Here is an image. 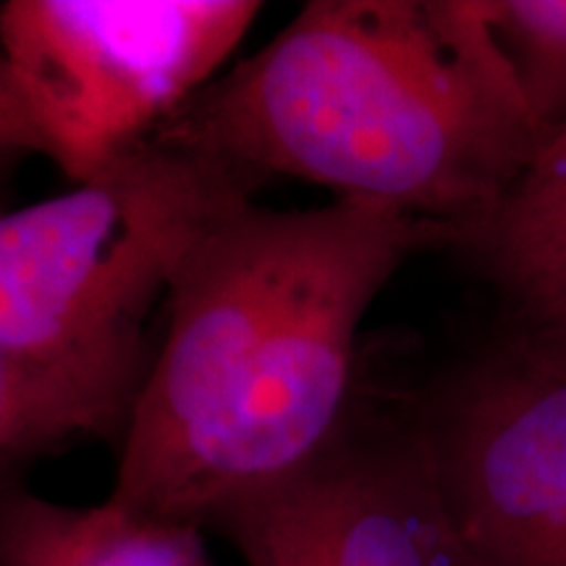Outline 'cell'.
<instances>
[{
  "label": "cell",
  "instance_id": "obj_1",
  "mask_svg": "<svg viewBox=\"0 0 566 566\" xmlns=\"http://www.w3.org/2000/svg\"><path fill=\"white\" fill-rule=\"evenodd\" d=\"M457 242V226L363 200L226 210L168 283L108 501L202 530L307 470L352 420L375 296L415 254Z\"/></svg>",
  "mask_w": 566,
  "mask_h": 566
},
{
  "label": "cell",
  "instance_id": "obj_2",
  "mask_svg": "<svg viewBox=\"0 0 566 566\" xmlns=\"http://www.w3.org/2000/svg\"><path fill=\"white\" fill-rule=\"evenodd\" d=\"M548 137L480 0H313L150 139L462 237Z\"/></svg>",
  "mask_w": 566,
  "mask_h": 566
},
{
  "label": "cell",
  "instance_id": "obj_3",
  "mask_svg": "<svg viewBox=\"0 0 566 566\" xmlns=\"http://www.w3.org/2000/svg\"><path fill=\"white\" fill-rule=\"evenodd\" d=\"M258 179L147 139L66 195L0 210V344L84 359L142 344L176 268Z\"/></svg>",
  "mask_w": 566,
  "mask_h": 566
},
{
  "label": "cell",
  "instance_id": "obj_4",
  "mask_svg": "<svg viewBox=\"0 0 566 566\" xmlns=\"http://www.w3.org/2000/svg\"><path fill=\"white\" fill-rule=\"evenodd\" d=\"M260 9L254 0H11L0 9V55L51 160L82 184L208 87Z\"/></svg>",
  "mask_w": 566,
  "mask_h": 566
},
{
  "label": "cell",
  "instance_id": "obj_5",
  "mask_svg": "<svg viewBox=\"0 0 566 566\" xmlns=\"http://www.w3.org/2000/svg\"><path fill=\"white\" fill-rule=\"evenodd\" d=\"M412 420L480 566H566V346L509 334Z\"/></svg>",
  "mask_w": 566,
  "mask_h": 566
},
{
  "label": "cell",
  "instance_id": "obj_6",
  "mask_svg": "<svg viewBox=\"0 0 566 566\" xmlns=\"http://www.w3.org/2000/svg\"><path fill=\"white\" fill-rule=\"evenodd\" d=\"M212 530L247 566H480L412 420L346 422L321 459Z\"/></svg>",
  "mask_w": 566,
  "mask_h": 566
},
{
  "label": "cell",
  "instance_id": "obj_7",
  "mask_svg": "<svg viewBox=\"0 0 566 566\" xmlns=\"http://www.w3.org/2000/svg\"><path fill=\"white\" fill-rule=\"evenodd\" d=\"M147 367L145 342L84 359H40L0 344V491L71 443L122 438Z\"/></svg>",
  "mask_w": 566,
  "mask_h": 566
},
{
  "label": "cell",
  "instance_id": "obj_8",
  "mask_svg": "<svg viewBox=\"0 0 566 566\" xmlns=\"http://www.w3.org/2000/svg\"><path fill=\"white\" fill-rule=\"evenodd\" d=\"M454 250L499 292L512 334L566 346V126Z\"/></svg>",
  "mask_w": 566,
  "mask_h": 566
},
{
  "label": "cell",
  "instance_id": "obj_9",
  "mask_svg": "<svg viewBox=\"0 0 566 566\" xmlns=\"http://www.w3.org/2000/svg\"><path fill=\"white\" fill-rule=\"evenodd\" d=\"M0 566H212L202 530L116 506L0 491Z\"/></svg>",
  "mask_w": 566,
  "mask_h": 566
},
{
  "label": "cell",
  "instance_id": "obj_10",
  "mask_svg": "<svg viewBox=\"0 0 566 566\" xmlns=\"http://www.w3.org/2000/svg\"><path fill=\"white\" fill-rule=\"evenodd\" d=\"M530 113L551 134L566 126V0H480Z\"/></svg>",
  "mask_w": 566,
  "mask_h": 566
},
{
  "label": "cell",
  "instance_id": "obj_11",
  "mask_svg": "<svg viewBox=\"0 0 566 566\" xmlns=\"http://www.w3.org/2000/svg\"><path fill=\"white\" fill-rule=\"evenodd\" d=\"M27 155H42L51 160V145H48L27 97L21 95L9 63L0 55V197H3L13 168Z\"/></svg>",
  "mask_w": 566,
  "mask_h": 566
}]
</instances>
